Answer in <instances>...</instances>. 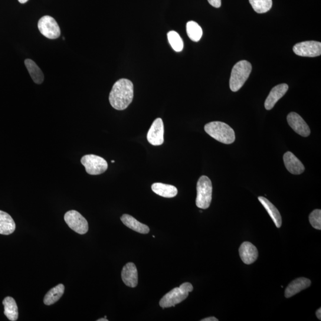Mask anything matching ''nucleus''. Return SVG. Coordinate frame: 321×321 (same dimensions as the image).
<instances>
[{
	"label": "nucleus",
	"instance_id": "obj_2",
	"mask_svg": "<svg viewBox=\"0 0 321 321\" xmlns=\"http://www.w3.org/2000/svg\"><path fill=\"white\" fill-rule=\"evenodd\" d=\"M204 129L206 133L219 142L231 144L235 141L234 131L225 123L210 122L206 124Z\"/></svg>",
	"mask_w": 321,
	"mask_h": 321
},
{
	"label": "nucleus",
	"instance_id": "obj_9",
	"mask_svg": "<svg viewBox=\"0 0 321 321\" xmlns=\"http://www.w3.org/2000/svg\"><path fill=\"white\" fill-rule=\"evenodd\" d=\"M293 51L299 56L315 57L321 54V43L315 41L300 42L293 47Z\"/></svg>",
	"mask_w": 321,
	"mask_h": 321
},
{
	"label": "nucleus",
	"instance_id": "obj_16",
	"mask_svg": "<svg viewBox=\"0 0 321 321\" xmlns=\"http://www.w3.org/2000/svg\"><path fill=\"white\" fill-rule=\"evenodd\" d=\"M311 281L308 278L300 277L291 282L285 291V297L290 298L310 287Z\"/></svg>",
	"mask_w": 321,
	"mask_h": 321
},
{
	"label": "nucleus",
	"instance_id": "obj_7",
	"mask_svg": "<svg viewBox=\"0 0 321 321\" xmlns=\"http://www.w3.org/2000/svg\"><path fill=\"white\" fill-rule=\"evenodd\" d=\"M64 221L71 230L80 234H85L89 230V225L85 219L79 212L71 210L65 213Z\"/></svg>",
	"mask_w": 321,
	"mask_h": 321
},
{
	"label": "nucleus",
	"instance_id": "obj_33",
	"mask_svg": "<svg viewBox=\"0 0 321 321\" xmlns=\"http://www.w3.org/2000/svg\"><path fill=\"white\" fill-rule=\"evenodd\" d=\"M111 163H115V162H114V160H111Z\"/></svg>",
	"mask_w": 321,
	"mask_h": 321
},
{
	"label": "nucleus",
	"instance_id": "obj_25",
	"mask_svg": "<svg viewBox=\"0 0 321 321\" xmlns=\"http://www.w3.org/2000/svg\"><path fill=\"white\" fill-rule=\"evenodd\" d=\"M254 11L258 13H265L269 11L273 6L272 0H250Z\"/></svg>",
	"mask_w": 321,
	"mask_h": 321
},
{
	"label": "nucleus",
	"instance_id": "obj_12",
	"mask_svg": "<svg viewBox=\"0 0 321 321\" xmlns=\"http://www.w3.org/2000/svg\"><path fill=\"white\" fill-rule=\"evenodd\" d=\"M239 255L245 264L250 265L257 260L258 251L257 248L251 242H245L239 248Z\"/></svg>",
	"mask_w": 321,
	"mask_h": 321
},
{
	"label": "nucleus",
	"instance_id": "obj_1",
	"mask_svg": "<svg viewBox=\"0 0 321 321\" xmlns=\"http://www.w3.org/2000/svg\"><path fill=\"white\" fill-rule=\"evenodd\" d=\"M133 98V84L130 80L121 78L113 85L109 101L114 109L124 110L129 107Z\"/></svg>",
	"mask_w": 321,
	"mask_h": 321
},
{
	"label": "nucleus",
	"instance_id": "obj_20",
	"mask_svg": "<svg viewBox=\"0 0 321 321\" xmlns=\"http://www.w3.org/2000/svg\"><path fill=\"white\" fill-rule=\"evenodd\" d=\"M152 191L156 195L166 198L175 197L178 191L175 186L163 184L162 183H153L151 187Z\"/></svg>",
	"mask_w": 321,
	"mask_h": 321
},
{
	"label": "nucleus",
	"instance_id": "obj_11",
	"mask_svg": "<svg viewBox=\"0 0 321 321\" xmlns=\"http://www.w3.org/2000/svg\"><path fill=\"white\" fill-rule=\"evenodd\" d=\"M287 120L291 128L299 135L303 137L310 135V130L309 126L299 114L291 112L287 116Z\"/></svg>",
	"mask_w": 321,
	"mask_h": 321
},
{
	"label": "nucleus",
	"instance_id": "obj_4",
	"mask_svg": "<svg viewBox=\"0 0 321 321\" xmlns=\"http://www.w3.org/2000/svg\"><path fill=\"white\" fill-rule=\"evenodd\" d=\"M252 71V65L250 62L242 60L238 62L232 68L230 88L232 92H237L244 86Z\"/></svg>",
	"mask_w": 321,
	"mask_h": 321
},
{
	"label": "nucleus",
	"instance_id": "obj_10",
	"mask_svg": "<svg viewBox=\"0 0 321 321\" xmlns=\"http://www.w3.org/2000/svg\"><path fill=\"white\" fill-rule=\"evenodd\" d=\"M165 127L163 120L160 118L156 119L153 122L147 135V139L153 146L162 145L164 143Z\"/></svg>",
	"mask_w": 321,
	"mask_h": 321
},
{
	"label": "nucleus",
	"instance_id": "obj_22",
	"mask_svg": "<svg viewBox=\"0 0 321 321\" xmlns=\"http://www.w3.org/2000/svg\"><path fill=\"white\" fill-rule=\"evenodd\" d=\"M25 64L34 83L37 84H41L43 83L44 80V74L37 64L31 59H26L25 61Z\"/></svg>",
	"mask_w": 321,
	"mask_h": 321
},
{
	"label": "nucleus",
	"instance_id": "obj_31",
	"mask_svg": "<svg viewBox=\"0 0 321 321\" xmlns=\"http://www.w3.org/2000/svg\"><path fill=\"white\" fill-rule=\"evenodd\" d=\"M18 1L19 3H22V4H24V3L28 2V0H18Z\"/></svg>",
	"mask_w": 321,
	"mask_h": 321
},
{
	"label": "nucleus",
	"instance_id": "obj_32",
	"mask_svg": "<svg viewBox=\"0 0 321 321\" xmlns=\"http://www.w3.org/2000/svg\"><path fill=\"white\" fill-rule=\"evenodd\" d=\"M109 320H108L107 318H100L99 319H98L97 321H108Z\"/></svg>",
	"mask_w": 321,
	"mask_h": 321
},
{
	"label": "nucleus",
	"instance_id": "obj_15",
	"mask_svg": "<svg viewBox=\"0 0 321 321\" xmlns=\"http://www.w3.org/2000/svg\"><path fill=\"white\" fill-rule=\"evenodd\" d=\"M283 159L284 165L288 171L293 175H300L304 172L305 168L303 164L292 152L285 153Z\"/></svg>",
	"mask_w": 321,
	"mask_h": 321
},
{
	"label": "nucleus",
	"instance_id": "obj_3",
	"mask_svg": "<svg viewBox=\"0 0 321 321\" xmlns=\"http://www.w3.org/2000/svg\"><path fill=\"white\" fill-rule=\"evenodd\" d=\"M193 290V287L191 283H183L179 287L175 288L164 296L159 301V306L163 308L175 307L176 304L185 300Z\"/></svg>",
	"mask_w": 321,
	"mask_h": 321
},
{
	"label": "nucleus",
	"instance_id": "obj_8",
	"mask_svg": "<svg viewBox=\"0 0 321 321\" xmlns=\"http://www.w3.org/2000/svg\"><path fill=\"white\" fill-rule=\"evenodd\" d=\"M38 27L39 31L46 38L55 39L60 36V26L51 16H44L39 19Z\"/></svg>",
	"mask_w": 321,
	"mask_h": 321
},
{
	"label": "nucleus",
	"instance_id": "obj_24",
	"mask_svg": "<svg viewBox=\"0 0 321 321\" xmlns=\"http://www.w3.org/2000/svg\"><path fill=\"white\" fill-rule=\"evenodd\" d=\"M186 31L188 37L193 41L198 42L202 38V29L201 26L194 21L187 23Z\"/></svg>",
	"mask_w": 321,
	"mask_h": 321
},
{
	"label": "nucleus",
	"instance_id": "obj_5",
	"mask_svg": "<svg viewBox=\"0 0 321 321\" xmlns=\"http://www.w3.org/2000/svg\"><path fill=\"white\" fill-rule=\"evenodd\" d=\"M197 197L196 204L199 208L206 209L209 207L212 201V185L207 176H202L197 183Z\"/></svg>",
	"mask_w": 321,
	"mask_h": 321
},
{
	"label": "nucleus",
	"instance_id": "obj_23",
	"mask_svg": "<svg viewBox=\"0 0 321 321\" xmlns=\"http://www.w3.org/2000/svg\"><path fill=\"white\" fill-rule=\"evenodd\" d=\"M65 287L63 284H60L52 288L45 294L44 303L46 305L50 306L57 302L64 293Z\"/></svg>",
	"mask_w": 321,
	"mask_h": 321
},
{
	"label": "nucleus",
	"instance_id": "obj_18",
	"mask_svg": "<svg viewBox=\"0 0 321 321\" xmlns=\"http://www.w3.org/2000/svg\"><path fill=\"white\" fill-rule=\"evenodd\" d=\"M258 199L270 215L276 227L280 228L281 225H282V218H281L280 212L278 211L276 206L272 204L270 201H268L267 199L263 197V196H260Z\"/></svg>",
	"mask_w": 321,
	"mask_h": 321
},
{
	"label": "nucleus",
	"instance_id": "obj_28",
	"mask_svg": "<svg viewBox=\"0 0 321 321\" xmlns=\"http://www.w3.org/2000/svg\"><path fill=\"white\" fill-rule=\"evenodd\" d=\"M208 2L215 8H219L221 6V0H208Z\"/></svg>",
	"mask_w": 321,
	"mask_h": 321
},
{
	"label": "nucleus",
	"instance_id": "obj_19",
	"mask_svg": "<svg viewBox=\"0 0 321 321\" xmlns=\"http://www.w3.org/2000/svg\"><path fill=\"white\" fill-rule=\"evenodd\" d=\"M16 224L8 213L0 211V234L9 235L15 231Z\"/></svg>",
	"mask_w": 321,
	"mask_h": 321
},
{
	"label": "nucleus",
	"instance_id": "obj_6",
	"mask_svg": "<svg viewBox=\"0 0 321 321\" xmlns=\"http://www.w3.org/2000/svg\"><path fill=\"white\" fill-rule=\"evenodd\" d=\"M81 162L87 173L90 175H101L108 169V163L106 159L100 156L93 154L84 155Z\"/></svg>",
	"mask_w": 321,
	"mask_h": 321
},
{
	"label": "nucleus",
	"instance_id": "obj_17",
	"mask_svg": "<svg viewBox=\"0 0 321 321\" xmlns=\"http://www.w3.org/2000/svg\"><path fill=\"white\" fill-rule=\"evenodd\" d=\"M121 221L123 222V223L126 227L137 232H139V233L148 234L149 232L148 226L141 223V222L133 217L132 216L128 214H124L121 217Z\"/></svg>",
	"mask_w": 321,
	"mask_h": 321
},
{
	"label": "nucleus",
	"instance_id": "obj_29",
	"mask_svg": "<svg viewBox=\"0 0 321 321\" xmlns=\"http://www.w3.org/2000/svg\"><path fill=\"white\" fill-rule=\"evenodd\" d=\"M201 321H218V319L216 318V317H206V318L205 319H203L201 320Z\"/></svg>",
	"mask_w": 321,
	"mask_h": 321
},
{
	"label": "nucleus",
	"instance_id": "obj_26",
	"mask_svg": "<svg viewBox=\"0 0 321 321\" xmlns=\"http://www.w3.org/2000/svg\"><path fill=\"white\" fill-rule=\"evenodd\" d=\"M169 42L170 45L172 46L173 50L176 52H180L183 50L184 44H183V39L176 31H170L167 34Z\"/></svg>",
	"mask_w": 321,
	"mask_h": 321
},
{
	"label": "nucleus",
	"instance_id": "obj_27",
	"mask_svg": "<svg viewBox=\"0 0 321 321\" xmlns=\"http://www.w3.org/2000/svg\"><path fill=\"white\" fill-rule=\"evenodd\" d=\"M309 221L311 225L316 230H321V211L315 209L309 215Z\"/></svg>",
	"mask_w": 321,
	"mask_h": 321
},
{
	"label": "nucleus",
	"instance_id": "obj_14",
	"mask_svg": "<svg viewBox=\"0 0 321 321\" xmlns=\"http://www.w3.org/2000/svg\"><path fill=\"white\" fill-rule=\"evenodd\" d=\"M122 278L124 284L130 287H136L138 283V275L135 264L127 263L122 271Z\"/></svg>",
	"mask_w": 321,
	"mask_h": 321
},
{
	"label": "nucleus",
	"instance_id": "obj_21",
	"mask_svg": "<svg viewBox=\"0 0 321 321\" xmlns=\"http://www.w3.org/2000/svg\"><path fill=\"white\" fill-rule=\"evenodd\" d=\"M3 304L5 307L4 313L8 319L12 321L17 320L19 312L15 300L12 297H7L3 301Z\"/></svg>",
	"mask_w": 321,
	"mask_h": 321
},
{
	"label": "nucleus",
	"instance_id": "obj_13",
	"mask_svg": "<svg viewBox=\"0 0 321 321\" xmlns=\"http://www.w3.org/2000/svg\"><path fill=\"white\" fill-rule=\"evenodd\" d=\"M288 90L289 86L286 84H280L274 87L265 100V109L267 110L273 109L278 101L286 94Z\"/></svg>",
	"mask_w": 321,
	"mask_h": 321
},
{
	"label": "nucleus",
	"instance_id": "obj_30",
	"mask_svg": "<svg viewBox=\"0 0 321 321\" xmlns=\"http://www.w3.org/2000/svg\"><path fill=\"white\" fill-rule=\"evenodd\" d=\"M316 315L317 319L321 320V309H317L316 312Z\"/></svg>",
	"mask_w": 321,
	"mask_h": 321
}]
</instances>
